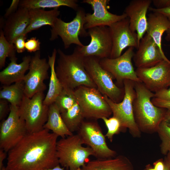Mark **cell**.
<instances>
[{"mask_svg":"<svg viewBox=\"0 0 170 170\" xmlns=\"http://www.w3.org/2000/svg\"><path fill=\"white\" fill-rule=\"evenodd\" d=\"M31 57L30 55L24 56L22 62L18 64L15 53L11 55L9 57L10 62L0 72L1 83L8 85L23 80L26 71L29 69Z\"/></svg>","mask_w":170,"mask_h":170,"instance_id":"obj_21","label":"cell"},{"mask_svg":"<svg viewBox=\"0 0 170 170\" xmlns=\"http://www.w3.org/2000/svg\"><path fill=\"white\" fill-rule=\"evenodd\" d=\"M91 37L90 43L75 48L83 57H94L99 59L110 58L112 48V41L108 26H99L88 29Z\"/></svg>","mask_w":170,"mask_h":170,"instance_id":"obj_11","label":"cell"},{"mask_svg":"<svg viewBox=\"0 0 170 170\" xmlns=\"http://www.w3.org/2000/svg\"><path fill=\"white\" fill-rule=\"evenodd\" d=\"M144 170H156L153 167L149 164L146 166Z\"/></svg>","mask_w":170,"mask_h":170,"instance_id":"obj_48","label":"cell"},{"mask_svg":"<svg viewBox=\"0 0 170 170\" xmlns=\"http://www.w3.org/2000/svg\"><path fill=\"white\" fill-rule=\"evenodd\" d=\"M8 101L4 99L0 100V120L4 119L8 113V110H10V105H8Z\"/></svg>","mask_w":170,"mask_h":170,"instance_id":"obj_37","label":"cell"},{"mask_svg":"<svg viewBox=\"0 0 170 170\" xmlns=\"http://www.w3.org/2000/svg\"><path fill=\"white\" fill-rule=\"evenodd\" d=\"M152 2L154 8L157 9H162L170 6V0H153Z\"/></svg>","mask_w":170,"mask_h":170,"instance_id":"obj_40","label":"cell"},{"mask_svg":"<svg viewBox=\"0 0 170 170\" xmlns=\"http://www.w3.org/2000/svg\"><path fill=\"white\" fill-rule=\"evenodd\" d=\"M149 10L152 12L161 13L167 17L169 19H170V6L167 8L162 9H157L150 7Z\"/></svg>","mask_w":170,"mask_h":170,"instance_id":"obj_41","label":"cell"},{"mask_svg":"<svg viewBox=\"0 0 170 170\" xmlns=\"http://www.w3.org/2000/svg\"><path fill=\"white\" fill-rule=\"evenodd\" d=\"M157 133L161 141L160 145L161 152L162 155H166L170 152V126L162 121Z\"/></svg>","mask_w":170,"mask_h":170,"instance_id":"obj_32","label":"cell"},{"mask_svg":"<svg viewBox=\"0 0 170 170\" xmlns=\"http://www.w3.org/2000/svg\"><path fill=\"white\" fill-rule=\"evenodd\" d=\"M61 115L68 129L72 133L78 130L85 118L77 102L71 108L61 113Z\"/></svg>","mask_w":170,"mask_h":170,"instance_id":"obj_29","label":"cell"},{"mask_svg":"<svg viewBox=\"0 0 170 170\" xmlns=\"http://www.w3.org/2000/svg\"><path fill=\"white\" fill-rule=\"evenodd\" d=\"M30 23L29 10L19 7L7 18L3 27V32L7 40L13 44L15 39L24 34Z\"/></svg>","mask_w":170,"mask_h":170,"instance_id":"obj_20","label":"cell"},{"mask_svg":"<svg viewBox=\"0 0 170 170\" xmlns=\"http://www.w3.org/2000/svg\"><path fill=\"white\" fill-rule=\"evenodd\" d=\"M49 68L46 59L41 58L40 51L36 52L31 57L29 71L23 80L25 96L31 98L36 93L44 92L46 88L44 81L48 78V71Z\"/></svg>","mask_w":170,"mask_h":170,"instance_id":"obj_13","label":"cell"},{"mask_svg":"<svg viewBox=\"0 0 170 170\" xmlns=\"http://www.w3.org/2000/svg\"><path fill=\"white\" fill-rule=\"evenodd\" d=\"M80 170H134L133 166L126 156L119 155L109 158H97L90 161Z\"/></svg>","mask_w":170,"mask_h":170,"instance_id":"obj_22","label":"cell"},{"mask_svg":"<svg viewBox=\"0 0 170 170\" xmlns=\"http://www.w3.org/2000/svg\"><path fill=\"white\" fill-rule=\"evenodd\" d=\"M151 0H133L126 7L124 13L129 18V27L136 32L139 42L145 34L147 27L146 14Z\"/></svg>","mask_w":170,"mask_h":170,"instance_id":"obj_19","label":"cell"},{"mask_svg":"<svg viewBox=\"0 0 170 170\" xmlns=\"http://www.w3.org/2000/svg\"><path fill=\"white\" fill-rule=\"evenodd\" d=\"M23 80L14 84L4 85L0 91V99L7 100L10 105L19 107L25 96Z\"/></svg>","mask_w":170,"mask_h":170,"instance_id":"obj_28","label":"cell"},{"mask_svg":"<svg viewBox=\"0 0 170 170\" xmlns=\"http://www.w3.org/2000/svg\"><path fill=\"white\" fill-rule=\"evenodd\" d=\"M164 162H165V168L164 170H169L168 166L166 162V161L164 160Z\"/></svg>","mask_w":170,"mask_h":170,"instance_id":"obj_49","label":"cell"},{"mask_svg":"<svg viewBox=\"0 0 170 170\" xmlns=\"http://www.w3.org/2000/svg\"><path fill=\"white\" fill-rule=\"evenodd\" d=\"M134 48L129 47L123 54L115 58H107L99 60L102 67L110 72L120 84L123 85V81L126 79L141 82L137 76L132 63L135 54Z\"/></svg>","mask_w":170,"mask_h":170,"instance_id":"obj_14","label":"cell"},{"mask_svg":"<svg viewBox=\"0 0 170 170\" xmlns=\"http://www.w3.org/2000/svg\"><path fill=\"white\" fill-rule=\"evenodd\" d=\"M154 94L156 98L170 101V86L167 88L160 90Z\"/></svg>","mask_w":170,"mask_h":170,"instance_id":"obj_36","label":"cell"},{"mask_svg":"<svg viewBox=\"0 0 170 170\" xmlns=\"http://www.w3.org/2000/svg\"><path fill=\"white\" fill-rule=\"evenodd\" d=\"M109 0H84L82 2L91 6L93 14L88 13L85 16L86 30L99 26H109L112 24L127 17L124 12L120 15L110 12L108 10Z\"/></svg>","mask_w":170,"mask_h":170,"instance_id":"obj_17","label":"cell"},{"mask_svg":"<svg viewBox=\"0 0 170 170\" xmlns=\"http://www.w3.org/2000/svg\"><path fill=\"white\" fill-rule=\"evenodd\" d=\"M76 102L74 90L63 88L54 103L61 113L71 108Z\"/></svg>","mask_w":170,"mask_h":170,"instance_id":"obj_30","label":"cell"},{"mask_svg":"<svg viewBox=\"0 0 170 170\" xmlns=\"http://www.w3.org/2000/svg\"><path fill=\"white\" fill-rule=\"evenodd\" d=\"M77 131V134L83 144L92 150L94 156L97 158H109L116 156V152L107 145L105 136L97 122L84 121Z\"/></svg>","mask_w":170,"mask_h":170,"instance_id":"obj_12","label":"cell"},{"mask_svg":"<svg viewBox=\"0 0 170 170\" xmlns=\"http://www.w3.org/2000/svg\"><path fill=\"white\" fill-rule=\"evenodd\" d=\"M86 14L84 10L79 7L75 17L71 21L66 22L58 18L51 29L50 40L53 41L60 36L65 49L68 48L73 44L77 46H83L79 37L88 36V32L84 27Z\"/></svg>","mask_w":170,"mask_h":170,"instance_id":"obj_9","label":"cell"},{"mask_svg":"<svg viewBox=\"0 0 170 170\" xmlns=\"http://www.w3.org/2000/svg\"><path fill=\"white\" fill-rule=\"evenodd\" d=\"M43 128L52 131V133L61 138L73 134L66 127L60 110L54 103L49 106L48 119Z\"/></svg>","mask_w":170,"mask_h":170,"instance_id":"obj_25","label":"cell"},{"mask_svg":"<svg viewBox=\"0 0 170 170\" xmlns=\"http://www.w3.org/2000/svg\"><path fill=\"white\" fill-rule=\"evenodd\" d=\"M169 20L170 21V19ZM166 32V35L165 37V39L167 41L170 42V25Z\"/></svg>","mask_w":170,"mask_h":170,"instance_id":"obj_45","label":"cell"},{"mask_svg":"<svg viewBox=\"0 0 170 170\" xmlns=\"http://www.w3.org/2000/svg\"><path fill=\"white\" fill-rule=\"evenodd\" d=\"M40 42L36 37H32L27 40L25 43V48L30 53L36 52L39 50Z\"/></svg>","mask_w":170,"mask_h":170,"instance_id":"obj_34","label":"cell"},{"mask_svg":"<svg viewBox=\"0 0 170 170\" xmlns=\"http://www.w3.org/2000/svg\"><path fill=\"white\" fill-rule=\"evenodd\" d=\"M45 97L43 92L36 93L31 98L25 96L19 107L20 116L25 121L29 133L42 130L47 121L49 106L43 103Z\"/></svg>","mask_w":170,"mask_h":170,"instance_id":"obj_8","label":"cell"},{"mask_svg":"<svg viewBox=\"0 0 170 170\" xmlns=\"http://www.w3.org/2000/svg\"><path fill=\"white\" fill-rule=\"evenodd\" d=\"M77 2L76 0H20L19 7L30 10L67 6L76 11L79 8Z\"/></svg>","mask_w":170,"mask_h":170,"instance_id":"obj_27","label":"cell"},{"mask_svg":"<svg viewBox=\"0 0 170 170\" xmlns=\"http://www.w3.org/2000/svg\"><path fill=\"white\" fill-rule=\"evenodd\" d=\"M58 137L45 128L28 133L8 152L6 170H44L59 165Z\"/></svg>","mask_w":170,"mask_h":170,"instance_id":"obj_1","label":"cell"},{"mask_svg":"<svg viewBox=\"0 0 170 170\" xmlns=\"http://www.w3.org/2000/svg\"><path fill=\"white\" fill-rule=\"evenodd\" d=\"M16 51L14 45L6 39L2 29L0 31V68L4 67L6 60Z\"/></svg>","mask_w":170,"mask_h":170,"instance_id":"obj_31","label":"cell"},{"mask_svg":"<svg viewBox=\"0 0 170 170\" xmlns=\"http://www.w3.org/2000/svg\"><path fill=\"white\" fill-rule=\"evenodd\" d=\"M57 51L58 58L55 71L63 88L74 90L84 86L97 88L85 69L84 57L75 49L70 54H65L60 48Z\"/></svg>","mask_w":170,"mask_h":170,"instance_id":"obj_3","label":"cell"},{"mask_svg":"<svg viewBox=\"0 0 170 170\" xmlns=\"http://www.w3.org/2000/svg\"><path fill=\"white\" fill-rule=\"evenodd\" d=\"M165 160L167 162L168 166L169 169L170 170V152L168 153L166 155Z\"/></svg>","mask_w":170,"mask_h":170,"instance_id":"obj_46","label":"cell"},{"mask_svg":"<svg viewBox=\"0 0 170 170\" xmlns=\"http://www.w3.org/2000/svg\"><path fill=\"white\" fill-rule=\"evenodd\" d=\"M0 170H6V167L4 166Z\"/></svg>","mask_w":170,"mask_h":170,"instance_id":"obj_50","label":"cell"},{"mask_svg":"<svg viewBox=\"0 0 170 170\" xmlns=\"http://www.w3.org/2000/svg\"><path fill=\"white\" fill-rule=\"evenodd\" d=\"M137 76L150 91L155 93L170 86V60H163L148 68H137Z\"/></svg>","mask_w":170,"mask_h":170,"instance_id":"obj_15","label":"cell"},{"mask_svg":"<svg viewBox=\"0 0 170 170\" xmlns=\"http://www.w3.org/2000/svg\"><path fill=\"white\" fill-rule=\"evenodd\" d=\"M44 170H65L64 167H62L60 164L52 168L47 169Z\"/></svg>","mask_w":170,"mask_h":170,"instance_id":"obj_47","label":"cell"},{"mask_svg":"<svg viewBox=\"0 0 170 170\" xmlns=\"http://www.w3.org/2000/svg\"><path fill=\"white\" fill-rule=\"evenodd\" d=\"M28 10L30 23L23 34L26 35L32 31L45 26L48 25L53 27L60 14L58 8L48 11L40 8Z\"/></svg>","mask_w":170,"mask_h":170,"instance_id":"obj_23","label":"cell"},{"mask_svg":"<svg viewBox=\"0 0 170 170\" xmlns=\"http://www.w3.org/2000/svg\"><path fill=\"white\" fill-rule=\"evenodd\" d=\"M20 0H13L11 4L8 8L4 15V17L7 18L9 16L15 12L18 9V7L19 5Z\"/></svg>","mask_w":170,"mask_h":170,"instance_id":"obj_38","label":"cell"},{"mask_svg":"<svg viewBox=\"0 0 170 170\" xmlns=\"http://www.w3.org/2000/svg\"><path fill=\"white\" fill-rule=\"evenodd\" d=\"M9 105L8 116L0 126V149L7 152L28 133L25 122L20 116L19 107Z\"/></svg>","mask_w":170,"mask_h":170,"instance_id":"obj_10","label":"cell"},{"mask_svg":"<svg viewBox=\"0 0 170 170\" xmlns=\"http://www.w3.org/2000/svg\"><path fill=\"white\" fill-rule=\"evenodd\" d=\"M99 59L94 57H84L85 69L96 85L97 88L115 103L123 99L125 94L124 88L118 87L113 82L112 75L100 65Z\"/></svg>","mask_w":170,"mask_h":170,"instance_id":"obj_7","label":"cell"},{"mask_svg":"<svg viewBox=\"0 0 170 170\" xmlns=\"http://www.w3.org/2000/svg\"><path fill=\"white\" fill-rule=\"evenodd\" d=\"M26 35L23 34L17 37L14 40L13 44L16 51L19 53L24 52L25 48V40L27 38Z\"/></svg>","mask_w":170,"mask_h":170,"instance_id":"obj_35","label":"cell"},{"mask_svg":"<svg viewBox=\"0 0 170 170\" xmlns=\"http://www.w3.org/2000/svg\"><path fill=\"white\" fill-rule=\"evenodd\" d=\"M102 119L104 122L107 129V132L105 136L110 142H112L114 135L122 131L121 122L117 118L113 116L109 118L104 117Z\"/></svg>","mask_w":170,"mask_h":170,"instance_id":"obj_33","label":"cell"},{"mask_svg":"<svg viewBox=\"0 0 170 170\" xmlns=\"http://www.w3.org/2000/svg\"><path fill=\"white\" fill-rule=\"evenodd\" d=\"M79 135L73 134L57 141V156L59 164L68 170H80L89 156L94 153L89 147L82 146Z\"/></svg>","mask_w":170,"mask_h":170,"instance_id":"obj_4","label":"cell"},{"mask_svg":"<svg viewBox=\"0 0 170 170\" xmlns=\"http://www.w3.org/2000/svg\"><path fill=\"white\" fill-rule=\"evenodd\" d=\"M165 166L164 161L162 159L158 160L153 163V167L156 170H164Z\"/></svg>","mask_w":170,"mask_h":170,"instance_id":"obj_42","label":"cell"},{"mask_svg":"<svg viewBox=\"0 0 170 170\" xmlns=\"http://www.w3.org/2000/svg\"><path fill=\"white\" fill-rule=\"evenodd\" d=\"M6 152L0 149V170L4 166L3 161L7 156Z\"/></svg>","mask_w":170,"mask_h":170,"instance_id":"obj_43","label":"cell"},{"mask_svg":"<svg viewBox=\"0 0 170 170\" xmlns=\"http://www.w3.org/2000/svg\"><path fill=\"white\" fill-rule=\"evenodd\" d=\"M162 121L167 125L170 126V109H167Z\"/></svg>","mask_w":170,"mask_h":170,"instance_id":"obj_44","label":"cell"},{"mask_svg":"<svg viewBox=\"0 0 170 170\" xmlns=\"http://www.w3.org/2000/svg\"><path fill=\"white\" fill-rule=\"evenodd\" d=\"M133 59L137 68L153 67L163 60H169L152 38L146 33L140 42Z\"/></svg>","mask_w":170,"mask_h":170,"instance_id":"obj_18","label":"cell"},{"mask_svg":"<svg viewBox=\"0 0 170 170\" xmlns=\"http://www.w3.org/2000/svg\"><path fill=\"white\" fill-rule=\"evenodd\" d=\"M153 104L157 107L170 109V101L164 100L154 97L151 100Z\"/></svg>","mask_w":170,"mask_h":170,"instance_id":"obj_39","label":"cell"},{"mask_svg":"<svg viewBox=\"0 0 170 170\" xmlns=\"http://www.w3.org/2000/svg\"><path fill=\"white\" fill-rule=\"evenodd\" d=\"M74 91L85 118L102 119L109 118L112 114L108 104L97 88L81 86Z\"/></svg>","mask_w":170,"mask_h":170,"instance_id":"obj_6","label":"cell"},{"mask_svg":"<svg viewBox=\"0 0 170 170\" xmlns=\"http://www.w3.org/2000/svg\"><path fill=\"white\" fill-rule=\"evenodd\" d=\"M147 27L146 33L150 36L164 53L162 45V37L170 25V21L166 16L157 12L150 13L147 17Z\"/></svg>","mask_w":170,"mask_h":170,"instance_id":"obj_24","label":"cell"},{"mask_svg":"<svg viewBox=\"0 0 170 170\" xmlns=\"http://www.w3.org/2000/svg\"><path fill=\"white\" fill-rule=\"evenodd\" d=\"M57 53V50L54 48L52 55H48V62L50 69V75L48 89L43 101L44 104L48 106L54 102L56 98L63 88L57 76L55 68Z\"/></svg>","mask_w":170,"mask_h":170,"instance_id":"obj_26","label":"cell"},{"mask_svg":"<svg viewBox=\"0 0 170 170\" xmlns=\"http://www.w3.org/2000/svg\"><path fill=\"white\" fill-rule=\"evenodd\" d=\"M136 95L133 102L135 122L141 132H157L163 121L167 109L155 106L151 102L155 94L141 82H134Z\"/></svg>","mask_w":170,"mask_h":170,"instance_id":"obj_2","label":"cell"},{"mask_svg":"<svg viewBox=\"0 0 170 170\" xmlns=\"http://www.w3.org/2000/svg\"><path fill=\"white\" fill-rule=\"evenodd\" d=\"M108 27L112 41V48L109 58L113 59L119 57L122 51L128 47L138 49L139 43L137 34L130 28L128 17Z\"/></svg>","mask_w":170,"mask_h":170,"instance_id":"obj_16","label":"cell"},{"mask_svg":"<svg viewBox=\"0 0 170 170\" xmlns=\"http://www.w3.org/2000/svg\"><path fill=\"white\" fill-rule=\"evenodd\" d=\"M125 91L122 100L115 103L105 95H103L111 110L113 116L117 118L121 122L122 131L128 129L133 137L140 138L141 132L134 120L133 109V102L136 95L134 89V82L129 80L123 81Z\"/></svg>","mask_w":170,"mask_h":170,"instance_id":"obj_5","label":"cell"}]
</instances>
